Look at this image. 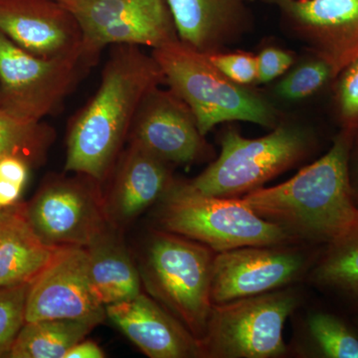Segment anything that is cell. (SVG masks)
<instances>
[{
	"label": "cell",
	"instance_id": "obj_27",
	"mask_svg": "<svg viewBox=\"0 0 358 358\" xmlns=\"http://www.w3.org/2000/svg\"><path fill=\"white\" fill-rule=\"evenodd\" d=\"M30 284L0 289V355H7L25 324Z\"/></svg>",
	"mask_w": 358,
	"mask_h": 358
},
{
	"label": "cell",
	"instance_id": "obj_8",
	"mask_svg": "<svg viewBox=\"0 0 358 358\" xmlns=\"http://www.w3.org/2000/svg\"><path fill=\"white\" fill-rule=\"evenodd\" d=\"M298 306L293 292H268L214 303L201 341L204 357L273 358L287 352L285 322Z\"/></svg>",
	"mask_w": 358,
	"mask_h": 358
},
{
	"label": "cell",
	"instance_id": "obj_19",
	"mask_svg": "<svg viewBox=\"0 0 358 358\" xmlns=\"http://www.w3.org/2000/svg\"><path fill=\"white\" fill-rule=\"evenodd\" d=\"M89 273L105 307L131 300L141 294V275L128 251L109 231L86 247Z\"/></svg>",
	"mask_w": 358,
	"mask_h": 358
},
{
	"label": "cell",
	"instance_id": "obj_21",
	"mask_svg": "<svg viewBox=\"0 0 358 358\" xmlns=\"http://www.w3.org/2000/svg\"><path fill=\"white\" fill-rule=\"evenodd\" d=\"M312 279L320 288L358 308V216L345 234L326 245Z\"/></svg>",
	"mask_w": 358,
	"mask_h": 358
},
{
	"label": "cell",
	"instance_id": "obj_3",
	"mask_svg": "<svg viewBox=\"0 0 358 358\" xmlns=\"http://www.w3.org/2000/svg\"><path fill=\"white\" fill-rule=\"evenodd\" d=\"M164 83L190 108L200 133L206 136L223 122H249L274 129L279 113L272 102L251 87L231 81L206 54L180 40L152 52Z\"/></svg>",
	"mask_w": 358,
	"mask_h": 358
},
{
	"label": "cell",
	"instance_id": "obj_31",
	"mask_svg": "<svg viewBox=\"0 0 358 358\" xmlns=\"http://www.w3.org/2000/svg\"><path fill=\"white\" fill-rule=\"evenodd\" d=\"M257 84H267L291 69L294 56L279 47L268 46L256 55Z\"/></svg>",
	"mask_w": 358,
	"mask_h": 358
},
{
	"label": "cell",
	"instance_id": "obj_4",
	"mask_svg": "<svg viewBox=\"0 0 358 358\" xmlns=\"http://www.w3.org/2000/svg\"><path fill=\"white\" fill-rule=\"evenodd\" d=\"M159 201V220L164 231L199 242L217 253L296 242L281 227L257 215L241 197L207 195L189 182L173 180Z\"/></svg>",
	"mask_w": 358,
	"mask_h": 358
},
{
	"label": "cell",
	"instance_id": "obj_13",
	"mask_svg": "<svg viewBox=\"0 0 358 358\" xmlns=\"http://www.w3.org/2000/svg\"><path fill=\"white\" fill-rule=\"evenodd\" d=\"M129 140L167 164H192L208 154L190 108L171 89L152 90L136 113Z\"/></svg>",
	"mask_w": 358,
	"mask_h": 358
},
{
	"label": "cell",
	"instance_id": "obj_2",
	"mask_svg": "<svg viewBox=\"0 0 358 358\" xmlns=\"http://www.w3.org/2000/svg\"><path fill=\"white\" fill-rule=\"evenodd\" d=\"M357 131L341 129L317 162L286 182L261 187L241 199L257 215L275 224L296 241L331 243L358 216L350 185V160Z\"/></svg>",
	"mask_w": 358,
	"mask_h": 358
},
{
	"label": "cell",
	"instance_id": "obj_33",
	"mask_svg": "<svg viewBox=\"0 0 358 358\" xmlns=\"http://www.w3.org/2000/svg\"><path fill=\"white\" fill-rule=\"evenodd\" d=\"M350 176L353 199H355V204H357L358 207V136L357 148H355V155H353V159L352 157H350Z\"/></svg>",
	"mask_w": 358,
	"mask_h": 358
},
{
	"label": "cell",
	"instance_id": "obj_12",
	"mask_svg": "<svg viewBox=\"0 0 358 358\" xmlns=\"http://www.w3.org/2000/svg\"><path fill=\"white\" fill-rule=\"evenodd\" d=\"M282 246H246L217 253L212 272L213 305L268 293L298 279L307 267V257Z\"/></svg>",
	"mask_w": 358,
	"mask_h": 358
},
{
	"label": "cell",
	"instance_id": "obj_23",
	"mask_svg": "<svg viewBox=\"0 0 358 358\" xmlns=\"http://www.w3.org/2000/svg\"><path fill=\"white\" fill-rule=\"evenodd\" d=\"M75 18L82 40L107 26L134 16L160 13L169 8L166 0H57Z\"/></svg>",
	"mask_w": 358,
	"mask_h": 358
},
{
	"label": "cell",
	"instance_id": "obj_18",
	"mask_svg": "<svg viewBox=\"0 0 358 358\" xmlns=\"http://www.w3.org/2000/svg\"><path fill=\"white\" fill-rule=\"evenodd\" d=\"M57 249L37 237L26 219L24 207L3 209L0 214V289L31 284Z\"/></svg>",
	"mask_w": 358,
	"mask_h": 358
},
{
	"label": "cell",
	"instance_id": "obj_25",
	"mask_svg": "<svg viewBox=\"0 0 358 358\" xmlns=\"http://www.w3.org/2000/svg\"><path fill=\"white\" fill-rule=\"evenodd\" d=\"M308 331L320 357L358 358V334L338 315L313 313L308 317Z\"/></svg>",
	"mask_w": 358,
	"mask_h": 358
},
{
	"label": "cell",
	"instance_id": "obj_6",
	"mask_svg": "<svg viewBox=\"0 0 358 358\" xmlns=\"http://www.w3.org/2000/svg\"><path fill=\"white\" fill-rule=\"evenodd\" d=\"M214 258L213 251L205 245L162 231L150 239L143 263V280L148 292L200 343L213 307Z\"/></svg>",
	"mask_w": 358,
	"mask_h": 358
},
{
	"label": "cell",
	"instance_id": "obj_16",
	"mask_svg": "<svg viewBox=\"0 0 358 358\" xmlns=\"http://www.w3.org/2000/svg\"><path fill=\"white\" fill-rule=\"evenodd\" d=\"M255 0H166L178 39L204 54L226 50L249 31Z\"/></svg>",
	"mask_w": 358,
	"mask_h": 358
},
{
	"label": "cell",
	"instance_id": "obj_28",
	"mask_svg": "<svg viewBox=\"0 0 358 358\" xmlns=\"http://www.w3.org/2000/svg\"><path fill=\"white\" fill-rule=\"evenodd\" d=\"M336 105L343 129L358 131V58L336 77Z\"/></svg>",
	"mask_w": 358,
	"mask_h": 358
},
{
	"label": "cell",
	"instance_id": "obj_30",
	"mask_svg": "<svg viewBox=\"0 0 358 358\" xmlns=\"http://www.w3.org/2000/svg\"><path fill=\"white\" fill-rule=\"evenodd\" d=\"M29 164L18 157L0 160V209L17 203L28 179Z\"/></svg>",
	"mask_w": 358,
	"mask_h": 358
},
{
	"label": "cell",
	"instance_id": "obj_32",
	"mask_svg": "<svg viewBox=\"0 0 358 358\" xmlns=\"http://www.w3.org/2000/svg\"><path fill=\"white\" fill-rule=\"evenodd\" d=\"M102 348L91 341H81L66 353L64 358H103Z\"/></svg>",
	"mask_w": 358,
	"mask_h": 358
},
{
	"label": "cell",
	"instance_id": "obj_26",
	"mask_svg": "<svg viewBox=\"0 0 358 358\" xmlns=\"http://www.w3.org/2000/svg\"><path fill=\"white\" fill-rule=\"evenodd\" d=\"M334 81L333 71L322 59L313 57L289 71L275 87V93L287 101H301L315 95L327 82Z\"/></svg>",
	"mask_w": 358,
	"mask_h": 358
},
{
	"label": "cell",
	"instance_id": "obj_11",
	"mask_svg": "<svg viewBox=\"0 0 358 358\" xmlns=\"http://www.w3.org/2000/svg\"><path fill=\"white\" fill-rule=\"evenodd\" d=\"M106 313L90 278L84 247H59L46 267L30 284L25 322L78 319Z\"/></svg>",
	"mask_w": 358,
	"mask_h": 358
},
{
	"label": "cell",
	"instance_id": "obj_1",
	"mask_svg": "<svg viewBox=\"0 0 358 358\" xmlns=\"http://www.w3.org/2000/svg\"><path fill=\"white\" fill-rule=\"evenodd\" d=\"M164 83L152 54L140 46L115 45L98 91L71 124L65 171L103 180L145 96Z\"/></svg>",
	"mask_w": 358,
	"mask_h": 358
},
{
	"label": "cell",
	"instance_id": "obj_14",
	"mask_svg": "<svg viewBox=\"0 0 358 358\" xmlns=\"http://www.w3.org/2000/svg\"><path fill=\"white\" fill-rule=\"evenodd\" d=\"M0 32L33 55H65L82 46L75 18L57 0H0Z\"/></svg>",
	"mask_w": 358,
	"mask_h": 358
},
{
	"label": "cell",
	"instance_id": "obj_7",
	"mask_svg": "<svg viewBox=\"0 0 358 358\" xmlns=\"http://www.w3.org/2000/svg\"><path fill=\"white\" fill-rule=\"evenodd\" d=\"M95 59L83 44L65 55L39 57L0 32V108L41 121L62 103Z\"/></svg>",
	"mask_w": 358,
	"mask_h": 358
},
{
	"label": "cell",
	"instance_id": "obj_20",
	"mask_svg": "<svg viewBox=\"0 0 358 358\" xmlns=\"http://www.w3.org/2000/svg\"><path fill=\"white\" fill-rule=\"evenodd\" d=\"M107 313L78 317L25 322L6 357L11 358H64L85 336L103 322Z\"/></svg>",
	"mask_w": 358,
	"mask_h": 358
},
{
	"label": "cell",
	"instance_id": "obj_24",
	"mask_svg": "<svg viewBox=\"0 0 358 358\" xmlns=\"http://www.w3.org/2000/svg\"><path fill=\"white\" fill-rule=\"evenodd\" d=\"M55 131L41 121H32L0 108V160L18 157L28 164L46 155Z\"/></svg>",
	"mask_w": 358,
	"mask_h": 358
},
{
	"label": "cell",
	"instance_id": "obj_22",
	"mask_svg": "<svg viewBox=\"0 0 358 358\" xmlns=\"http://www.w3.org/2000/svg\"><path fill=\"white\" fill-rule=\"evenodd\" d=\"M178 39L171 10L134 16L107 26L82 40L84 50L96 57L108 45H134L154 49Z\"/></svg>",
	"mask_w": 358,
	"mask_h": 358
},
{
	"label": "cell",
	"instance_id": "obj_34",
	"mask_svg": "<svg viewBox=\"0 0 358 358\" xmlns=\"http://www.w3.org/2000/svg\"><path fill=\"white\" fill-rule=\"evenodd\" d=\"M2 211H3V209H0V214H1Z\"/></svg>",
	"mask_w": 358,
	"mask_h": 358
},
{
	"label": "cell",
	"instance_id": "obj_5",
	"mask_svg": "<svg viewBox=\"0 0 358 358\" xmlns=\"http://www.w3.org/2000/svg\"><path fill=\"white\" fill-rule=\"evenodd\" d=\"M215 162L190 181L197 192L220 197H242L296 166L313 147V138L299 124H278L266 136L247 138L228 127Z\"/></svg>",
	"mask_w": 358,
	"mask_h": 358
},
{
	"label": "cell",
	"instance_id": "obj_17",
	"mask_svg": "<svg viewBox=\"0 0 358 358\" xmlns=\"http://www.w3.org/2000/svg\"><path fill=\"white\" fill-rule=\"evenodd\" d=\"M173 182L169 164L131 143L117 169L110 210L119 220L136 217L159 201Z\"/></svg>",
	"mask_w": 358,
	"mask_h": 358
},
{
	"label": "cell",
	"instance_id": "obj_29",
	"mask_svg": "<svg viewBox=\"0 0 358 358\" xmlns=\"http://www.w3.org/2000/svg\"><path fill=\"white\" fill-rule=\"evenodd\" d=\"M209 60L231 81L241 86L257 84L255 54L245 51L222 50L206 54Z\"/></svg>",
	"mask_w": 358,
	"mask_h": 358
},
{
	"label": "cell",
	"instance_id": "obj_9",
	"mask_svg": "<svg viewBox=\"0 0 358 358\" xmlns=\"http://www.w3.org/2000/svg\"><path fill=\"white\" fill-rule=\"evenodd\" d=\"M24 212L37 237L54 248H86L108 230L95 189L79 179H53L24 206Z\"/></svg>",
	"mask_w": 358,
	"mask_h": 358
},
{
	"label": "cell",
	"instance_id": "obj_15",
	"mask_svg": "<svg viewBox=\"0 0 358 358\" xmlns=\"http://www.w3.org/2000/svg\"><path fill=\"white\" fill-rule=\"evenodd\" d=\"M120 331L150 358L202 357L201 343L176 317L145 294L106 307Z\"/></svg>",
	"mask_w": 358,
	"mask_h": 358
},
{
	"label": "cell",
	"instance_id": "obj_10",
	"mask_svg": "<svg viewBox=\"0 0 358 358\" xmlns=\"http://www.w3.org/2000/svg\"><path fill=\"white\" fill-rule=\"evenodd\" d=\"M258 1L279 11L289 31L331 67L334 81L358 58V0Z\"/></svg>",
	"mask_w": 358,
	"mask_h": 358
}]
</instances>
